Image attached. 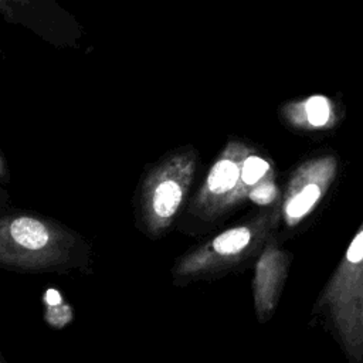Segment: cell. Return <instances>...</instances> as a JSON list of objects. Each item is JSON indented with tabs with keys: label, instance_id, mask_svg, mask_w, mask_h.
Instances as JSON below:
<instances>
[{
	"label": "cell",
	"instance_id": "obj_11",
	"mask_svg": "<svg viewBox=\"0 0 363 363\" xmlns=\"http://www.w3.org/2000/svg\"><path fill=\"white\" fill-rule=\"evenodd\" d=\"M357 339H359V356H360L359 363H363V291H362L359 306H357Z\"/></svg>",
	"mask_w": 363,
	"mask_h": 363
},
{
	"label": "cell",
	"instance_id": "obj_5",
	"mask_svg": "<svg viewBox=\"0 0 363 363\" xmlns=\"http://www.w3.org/2000/svg\"><path fill=\"white\" fill-rule=\"evenodd\" d=\"M251 152L252 149L241 140H230L223 147L191 203V213L211 220L234 207L242 162Z\"/></svg>",
	"mask_w": 363,
	"mask_h": 363
},
{
	"label": "cell",
	"instance_id": "obj_8",
	"mask_svg": "<svg viewBox=\"0 0 363 363\" xmlns=\"http://www.w3.org/2000/svg\"><path fill=\"white\" fill-rule=\"evenodd\" d=\"M284 119L294 128L302 130L326 129L335 122V106L325 95H311L294 101L282 108Z\"/></svg>",
	"mask_w": 363,
	"mask_h": 363
},
{
	"label": "cell",
	"instance_id": "obj_2",
	"mask_svg": "<svg viewBox=\"0 0 363 363\" xmlns=\"http://www.w3.org/2000/svg\"><path fill=\"white\" fill-rule=\"evenodd\" d=\"M363 291V223L315 305L350 363H359L357 306Z\"/></svg>",
	"mask_w": 363,
	"mask_h": 363
},
{
	"label": "cell",
	"instance_id": "obj_1",
	"mask_svg": "<svg viewBox=\"0 0 363 363\" xmlns=\"http://www.w3.org/2000/svg\"><path fill=\"white\" fill-rule=\"evenodd\" d=\"M77 237L60 224L28 213H13L0 221V262L20 271L67 267Z\"/></svg>",
	"mask_w": 363,
	"mask_h": 363
},
{
	"label": "cell",
	"instance_id": "obj_3",
	"mask_svg": "<svg viewBox=\"0 0 363 363\" xmlns=\"http://www.w3.org/2000/svg\"><path fill=\"white\" fill-rule=\"evenodd\" d=\"M281 217V207L275 206L241 224L224 230L210 241L183 255L173 269L174 277L211 275L240 264L268 242Z\"/></svg>",
	"mask_w": 363,
	"mask_h": 363
},
{
	"label": "cell",
	"instance_id": "obj_10",
	"mask_svg": "<svg viewBox=\"0 0 363 363\" xmlns=\"http://www.w3.org/2000/svg\"><path fill=\"white\" fill-rule=\"evenodd\" d=\"M278 197H279V190L275 183V179H271L258 184L248 194V199L258 206H269L275 203Z\"/></svg>",
	"mask_w": 363,
	"mask_h": 363
},
{
	"label": "cell",
	"instance_id": "obj_6",
	"mask_svg": "<svg viewBox=\"0 0 363 363\" xmlns=\"http://www.w3.org/2000/svg\"><path fill=\"white\" fill-rule=\"evenodd\" d=\"M336 169L335 156L325 155L306 160L294 172L281 203V216L288 227L298 225L315 210L332 184Z\"/></svg>",
	"mask_w": 363,
	"mask_h": 363
},
{
	"label": "cell",
	"instance_id": "obj_4",
	"mask_svg": "<svg viewBox=\"0 0 363 363\" xmlns=\"http://www.w3.org/2000/svg\"><path fill=\"white\" fill-rule=\"evenodd\" d=\"M197 164L191 147L167 155L143 179L140 213L147 231L162 234L170 227L190 189Z\"/></svg>",
	"mask_w": 363,
	"mask_h": 363
},
{
	"label": "cell",
	"instance_id": "obj_7",
	"mask_svg": "<svg viewBox=\"0 0 363 363\" xmlns=\"http://www.w3.org/2000/svg\"><path fill=\"white\" fill-rule=\"evenodd\" d=\"M288 265V254L269 238L257 261L252 281L254 303L259 320H267L274 312L286 278Z\"/></svg>",
	"mask_w": 363,
	"mask_h": 363
},
{
	"label": "cell",
	"instance_id": "obj_9",
	"mask_svg": "<svg viewBox=\"0 0 363 363\" xmlns=\"http://www.w3.org/2000/svg\"><path fill=\"white\" fill-rule=\"evenodd\" d=\"M271 179H275L274 163L269 159L251 152L242 162L240 186L234 196V206L241 203L244 199H248L250 191L258 184Z\"/></svg>",
	"mask_w": 363,
	"mask_h": 363
}]
</instances>
